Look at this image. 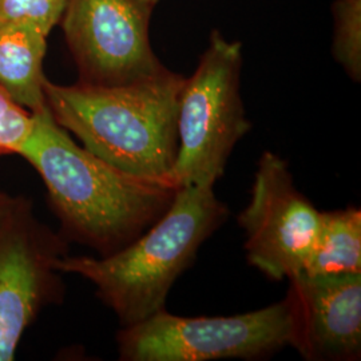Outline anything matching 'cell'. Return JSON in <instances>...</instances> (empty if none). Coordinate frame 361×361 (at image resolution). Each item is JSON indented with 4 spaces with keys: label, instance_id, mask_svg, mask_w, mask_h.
<instances>
[{
    "label": "cell",
    "instance_id": "10",
    "mask_svg": "<svg viewBox=\"0 0 361 361\" xmlns=\"http://www.w3.org/2000/svg\"><path fill=\"white\" fill-rule=\"evenodd\" d=\"M47 35L30 25L0 22V86L31 113L46 106Z\"/></svg>",
    "mask_w": 361,
    "mask_h": 361
},
{
    "label": "cell",
    "instance_id": "6",
    "mask_svg": "<svg viewBox=\"0 0 361 361\" xmlns=\"http://www.w3.org/2000/svg\"><path fill=\"white\" fill-rule=\"evenodd\" d=\"M154 0H67L61 19L79 83L119 86L166 70L149 38Z\"/></svg>",
    "mask_w": 361,
    "mask_h": 361
},
{
    "label": "cell",
    "instance_id": "13",
    "mask_svg": "<svg viewBox=\"0 0 361 361\" xmlns=\"http://www.w3.org/2000/svg\"><path fill=\"white\" fill-rule=\"evenodd\" d=\"M67 0H0V22L30 25L49 37L61 23Z\"/></svg>",
    "mask_w": 361,
    "mask_h": 361
},
{
    "label": "cell",
    "instance_id": "7",
    "mask_svg": "<svg viewBox=\"0 0 361 361\" xmlns=\"http://www.w3.org/2000/svg\"><path fill=\"white\" fill-rule=\"evenodd\" d=\"M70 243L35 214L19 195L0 225V361H13L27 329L39 313L63 296L56 261Z\"/></svg>",
    "mask_w": 361,
    "mask_h": 361
},
{
    "label": "cell",
    "instance_id": "12",
    "mask_svg": "<svg viewBox=\"0 0 361 361\" xmlns=\"http://www.w3.org/2000/svg\"><path fill=\"white\" fill-rule=\"evenodd\" d=\"M332 13L334 58L352 80L360 82L361 0H335Z\"/></svg>",
    "mask_w": 361,
    "mask_h": 361
},
{
    "label": "cell",
    "instance_id": "4",
    "mask_svg": "<svg viewBox=\"0 0 361 361\" xmlns=\"http://www.w3.org/2000/svg\"><path fill=\"white\" fill-rule=\"evenodd\" d=\"M243 44L213 31L178 110V152L170 180L176 188L216 185L250 122L241 98Z\"/></svg>",
    "mask_w": 361,
    "mask_h": 361
},
{
    "label": "cell",
    "instance_id": "15",
    "mask_svg": "<svg viewBox=\"0 0 361 361\" xmlns=\"http://www.w3.org/2000/svg\"><path fill=\"white\" fill-rule=\"evenodd\" d=\"M18 198H19V195H11L0 189V225L13 212V207L18 202Z\"/></svg>",
    "mask_w": 361,
    "mask_h": 361
},
{
    "label": "cell",
    "instance_id": "11",
    "mask_svg": "<svg viewBox=\"0 0 361 361\" xmlns=\"http://www.w3.org/2000/svg\"><path fill=\"white\" fill-rule=\"evenodd\" d=\"M301 273L335 276L361 273V212L349 207L322 213L310 258Z\"/></svg>",
    "mask_w": 361,
    "mask_h": 361
},
{
    "label": "cell",
    "instance_id": "14",
    "mask_svg": "<svg viewBox=\"0 0 361 361\" xmlns=\"http://www.w3.org/2000/svg\"><path fill=\"white\" fill-rule=\"evenodd\" d=\"M32 126V113L16 104L0 86V157L18 155Z\"/></svg>",
    "mask_w": 361,
    "mask_h": 361
},
{
    "label": "cell",
    "instance_id": "5",
    "mask_svg": "<svg viewBox=\"0 0 361 361\" xmlns=\"http://www.w3.org/2000/svg\"><path fill=\"white\" fill-rule=\"evenodd\" d=\"M286 298L235 316L180 317L162 310L116 336L123 361L256 360L290 347Z\"/></svg>",
    "mask_w": 361,
    "mask_h": 361
},
{
    "label": "cell",
    "instance_id": "16",
    "mask_svg": "<svg viewBox=\"0 0 361 361\" xmlns=\"http://www.w3.org/2000/svg\"><path fill=\"white\" fill-rule=\"evenodd\" d=\"M155 3H157V1H158V0H154Z\"/></svg>",
    "mask_w": 361,
    "mask_h": 361
},
{
    "label": "cell",
    "instance_id": "3",
    "mask_svg": "<svg viewBox=\"0 0 361 361\" xmlns=\"http://www.w3.org/2000/svg\"><path fill=\"white\" fill-rule=\"evenodd\" d=\"M228 216L213 185L180 186L168 210L129 245L104 257L66 255L55 267L90 281L121 326H131L165 310L171 286Z\"/></svg>",
    "mask_w": 361,
    "mask_h": 361
},
{
    "label": "cell",
    "instance_id": "2",
    "mask_svg": "<svg viewBox=\"0 0 361 361\" xmlns=\"http://www.w3.org/2000/svg\"><path fill=\"white\" fill-rule=\"evenodd\" d=\"M183 83L185 77L166 68L119 86L46 79L43 89L54 119L91 153L131 174L171 182Z\"/></svg>",
    "mask_w": 361,
    "mask_h": 361
},
{
    "label": "cell",
    "instance_id": "9",
    "mask_svg": "<svg viewBox=\"0 0 361 361\" xmlns=\"http://www.w3.org/2000/svg\"><path fill=\"white\" fill-rule=\"evenodd\" d=\"M290 347L310 361H355L361 355V273L288 279Z\"/></svg>",
    "mask_w": 361,
    "mask_h": 361
},
{
    "label": "cell",
    "instance_id": "8",
    "mask_svg": "<svg viewBox=\"0 0 361 361\" xmlns=\"http://www.w3.org/2000/svg\"><path fill=\"white\" fill-rule=\"evenodd\" d=\"M320 219L322 212L297 189L288 162L271 152L261 155L250 201L237 217L247 262L274 281L301 273Z\"/></svg>",
    "mask_w": 361,
    "mask_h": 361
},
{
    "label": "cell",
    "instance_id": "1",
    "mask_svg": "<svg viewBox=\"0 0 361 361\" xmlns=\"http://www.w3.org/2000/svg\"><path fill=\"white\" fill-rule=\"evenodd\" d=\"M32 116L34 126L18 155L43 180L68 243L110 256L171 205L178 189L171 182L131 174L91 153L54 119L47 104Z\"/></svg>",
    "mask_w": 361,
    "mask_h": 361
}]
</instances>
